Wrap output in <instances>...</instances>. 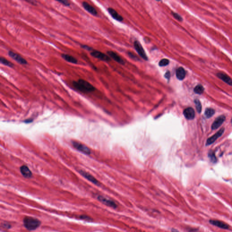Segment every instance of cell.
<instances>
[{
    "label": "cell",
    "mask_w": 232,
    "mask_h": 232,
    "mask_svg": "<svg viewBox=\"0 0 232 232\" xmlns=\"http://www.w3.org/2000/svg\"><path fill=\"white\" fill-rule=\"evenodd\" d=\"M73 85L75 89L83 92H90L94 91L95 88L88 81L80 79L77 81L73 83Z\"/></svg>",
    "instance_id": "obj_1"
},
{
    "label": "cell",
    "mask_w": 232,
    "mask_h": 232,
    "mask_svg": "<svg viewBox=\"0 0 232 232\" xmlns=\"http://www.w3.org/2000/svg\"><path fill=\"white\" fill-rule=\"evenodd\" d=\"M24 225L28 230H34L40 226V222L37 218L28 217H26L23 220Z\"/></svg>",
    "instance_id": "obj_2"
},
{
    "label": "cell",
    "mask_w": 232,
    "mask_h": 232,
    "mask_svg": "<svg viewBox=\"0 0 232 232\" xmlns=\"http://www.w3.org/2000/svg\"><path fill=\"white\" fill-rule=\"evenodd\" d=\"M134 45L135 49L137 52L138 54L140 55V56L144 59L145 60H148V57H147L146 52L145 51L143 48L142 47V46L141 45L140 43L137 40H136L134 42Z\"/></svg>",
    "instance_id": "obj_3"
},
{
    "label": "cell",
    "mask_w": 232,
    "mask_h": 232,
    "mask_svg": "<svg viewBox=\"0 0 232 232\" xmlns=\"http://www.w3.org/2000/svg\"><path fill=\"white\" fill-rule=\"evenodd\" d=\"M72 144L76 149L79 150L80 152H82L86 154L89 155L91 153V151L90 149L85 146L84 145L78 142H73Z\"/></svg>",
    "instance_id": "obj_4"
},
{
    "label": "cell",
    "mask_w": 232,
    "mask_h": 232,
    "mask_svg": "<svg viewBox=\"0 0 232 232\" xmlns=\"http://www.w3.org/2000/svg\"><path fill=\"white\" fill-rule=\"evenodd\" d=\"M224 132V128H222L220 129L218 132H217L216 134L213 135V136H212L211 137L208 139L206 143V146H210L213 143V142H216V140L218 139L219 137H221L222 135L223 134Z\"/></svg>",
    "instance_id": "obj_5"
},
{
    "label": "cell",
    "mask_w": 232,
    "mask_h": 232,
    "mask_svg": "<svg viewBox=\"0 0 232 232\" xmlns=\"http://www.w3.org/2000/svg\"><path fill=\"white\" fill-rule=\"evenodd\" d=\"M8 54H9L10 57L12 58L15 61L18 62L20 64H27L26 60L24 58H23L21 56L18 54L16 53H14L12 51H10L8 53Z\"/></svg>",
    "instance_id": "obj_6"
},
{
    "label": "cell",
    "mask_w": 232,
    "mask_h": 232,
    "mask_svg": "<svg viewBox=\"0 0 232 232\" xmlns=\"http://www.w3.org/2000/svg\"><path fill=\"white\" fill-rule=\"evenodd\" d=\"M91 54L93 57L102 61H108L110 60V58L108 56L100 51L95 50L91 53Z\"/></svg>",
    "instance_id": "obj_7"
},
{
    "label": "cell",
    "mask_w": 232,
    "mask_h": 232,
    "mask_svg": "<svg viewBox=\"0 0 232 232\" xmlns=\"http://www.w3.org/2000/svg\"><path fill=\"white\" fill-rule=\"evenodd\" d=\"M226 119L224 115H221L218 117L213 123L211 126L212 130H216L221 126V125L223 123Z\"/></svg>",
    "instance_id": "obj_8"
},
{
    "label": "cell",
    "mask_w": 232,
    "mask_h": 232,
    "mask_svg": "<svg viewBox=\"0 0 232 232\" xmlns=\"http://www.w3.org/2000/svg\"><path fill=\"white\" fill-rule=\"evenodd\" d=\"M97 199L100 201L103 204H104V205H105L106 206L113 208H116L117 207V206L115 204V203L114 202L111 200H108V199L105 198L104 197L100 195L98 196H97Z\"/></svg>",
    "instance_id": "obj_9"
},
{
    "label": "cell",
    "mask_w": 232,
    "mask_h": 232,
    "mask_svg": "<svg viewBox=\"0 0 232 232\" xmlns=\"http://www.w3.org/2000/svg\"><path fill=\"white\" fill-rule=\"evenodd\" d=\"M184 116L188 120H192L195 117V112L192 107H188L184 110L183 112Z\"/></svg>",
    "instance_id": "obj_10"
},
{
    "label": "cell",
    "mask_w": 232,
    "mask_h": 232,
    "mask_svg": "<svg viewBox=\"0 0 232 232\" xmlns=\"http://www.w3.org/2000/svg\"><path fill=\"white\" fill-rule=\"evenodd\" d=\"M108 13L110 14V15L111 16L113 19H115L116 21H122L123 20V18L121 15H119L117 11L116 10L113 9V8H108L107 9Z\"/></svg>",
    "instance_id": "obj_11"
},
{
    "label": "cell",
    "mask_w": 232,
    "mask_h": 232,
    "mask_svg": "<svg viewBox=\"0 0 232 232\" xmlns=\"http://www.w3.org/2000/svg\"><path fill=\"white\" fill-rule=\"evenodd\" d=\"M82 6H83V7L84 8L85 10H86L88 12L90 13L93 16H97V11H96L95 8L92 6L91 5H90L88 2L84 1L82 3Z\"/></svg>",
    "instance_id": "obj_12"
},
{
    "label": "cell",
    "mask_w": 232,
    "mask_h": 232,
    "mask_svg": "<svg viewBox=\"0 0 232 232\" xmlns=\"http://www.w3.org/2000/svg\"><path fill=\"white\" fill-rule=\"evenodd\" d=\"M210 223L214 226H217L218 227L224 229H228L229 228V225L224 223L223 222L217 220H210Z\"/></svg>",
    "instance_id": "obj_13"
},
{
    "label": "cell",
    "mask_w": 232,
    "mask_h": 232,
    "mask_svg": "<svg viewBox=\"0 0 232 232\" xmlns=\"http://www.w3.org/2000/svg\"><path fill=\"white\" fill-rule=\"evenodd\" d=\"M217 76L219 79L223 81V82H225L226 84L232 86V79L228 75L222 73H218L217 74Z\"/></svg>",
    "instance_id": "obj_14"
},
{
    "label": "cell",
    "mask_w": 232,
    "mask_h": 232,
    "mask_svg": "<svg viewBox=\"0 0 232 232\" xmlns=\"http://www.w3.org/2000/svg\"><path fill=\"white\" fill-rule=\"evenodd\" d=\"M20 171L23 176L26 178H30L32 175V171L26 165H23L20 168Z\"/></svg>",
    "instance_id": "obj_15"
},
{
    "label": "cell",
    "mask_w": 232,
    "mask_h": 232,
    "mask_svg": "<svg viewBox=\"0 0 232 232\" xmlns=\"http://www.w3.org/2000/svg\"><path fill=\"white\" fill-rule=\"evenodd\" d=\"M79 173H80L81 175H82L85 178L88 179V180H90V181L92 182V183H94V184H95L97 185H100V183L96 179L95 177H93L92 175L89 174V173H87L86 172H85L83 170H80L79 171Z\"/></svg>",
    "instance_id": "obj_16"
},
{
    "label": "cell",
    "mask_w": 232,
    "mask_h": 232,
    "mask_svg": "<svg viewBox=\"0 0 232 232\" xmlns=\"http://www.w3.org/2000/svg\"><path fill=\"white\" fill-rule=\"evenodd\" d=\"M107 54L111 58H112V59H114L116 62H118L120 64H124V61L123 59L115 52L113 51H109L107 52Z\"/></svg>",
    "instance_id": "obj_17"
},
{
    "label": "cell",
    "mask_w": 232,
    "mask_h": 232,
    "mask_svg": "<svg viewBox=\"0 0 232 232\" xmlns=\"http://www.w3.org/2000/svg\"><path fill=\"white\" fill-rule=\"evenodd\" d=\"M185 75H186L185 71L182 67H180L176 70V77L178 79L180 80L184 79V78L185 77Z\"/></svg>",
    "instance_id": "obj_18"
},
{
    "label": "cell",
    "mask_w": 232,
    "mask_h": 232,
    "mask_svg": "<svg viewBox=\"0 0 232 232\" xmlns=\"http://www.w3.org/2000/svg\"><path fill=\"white\" fill-rule=\"evenodd\" d=\"M62 58L64 59H65L67 62H69V63H73V64H77V60L76 59L71 56V55H69L67 54H62L61 55Z\"/></svg>",
    "instance_id": "obj_19"
},
{
    "label": "cell",
    "mask_w": 232,
    "mask_h": 232,
    "mask_svg": "<svg viewBox=\"0 0 232 232\" xmlns=\"http://www.w3.org/2000/svg\"><path fill=\"white\" fill-rule=\"evenodd\" d=\"M215 113V110L212 108H207L205 111V116L207 118H209L212 117Z\"/></svg>",
    "instance_id": "obj_20"
},
{
    "label": "cell",
    "mask_w": 232,
    "mask_h": 232,
    "mask_svg": "<svg viewBox=\"0 0 232 232\" xmlns=\"http://www.w3.org/2000/svg\"><path fill=\"white\" fill-rule=\"evenodd\" d=\"M194 92L198 95H201L204 91V88L201 85H198L195 87L194 90Z\"/></svg>",
    "instance_id": "obj_21"
},
{
    "label": "cell",
    "mask_w": 232,
    "mask_h": 232,
    "mask_svg": "<svg viewBox=\"0 0 232 232\" xmlns=\"http://www.w3.org/2000/svg\"><path fill=\"white\" fill-rule=\"evenodd\" d=\"M208 157L210 158V160L213 163H216L217 161V160L216 157L215 153L212 150H211L208 153Z\"/></svg>",
    "instance_id": "obj_22"
},
{
    "label": "cell",
    "mask_w": 232,
    "mask_h": 232,
    "mask_svg": "<svg viewBox=\"0 0 232 232\" xmlns=\"http://www.w3.org/2000/svg\"><path fill=\"white\" fill-rule=\"evenodd\" d=\"M0 61H1V63H2V64L6 65V66H8V67H13V66H14V64H13L11 62L8 61V60L6 59L5 58H3V57H1Z\"/></svg>",
    "instance_id": "obj_23"
},
{
    "label": "cell",
    "mask_w": 232,
    "mask_h": 232,
    "mask_svg": "<svg viewBox=\"0 0 232 232\" xmlns=\"http://www.w3.org/2000/svg\"><path fill=\"white\" fill-rule=\"evenodd\" d=\"M194 102H195V105L197 111L198 112V113H200L202 110V106L200 102L198 99H196V100H195Z\"/></svg>",
    "instance_id": "obj_24"
},
{
    "label": "cell",
    "mask_w": 232,
    "mask_h": 232,
    "mask_svg": "<svg viewBox=\"0 0 232 232\" xmlns=\"http://www.w3.org/2000/svg\"><path fill=\"white\" fill-rule=\"evenodd\" d=\"M171 13H172V15L173 16L174 18L176 19L177 21L180 22L183 21V18H182V16L180 15H179V14L176 13V12H173V11H172Z\"/></svg>",
    "instance_id": "obj_25"
},
{
    "label": "cell",
    "mask_w": 232,
    "mask_h": 232,
    "mask_svg": "<svg viewBox=\"0 0 232 232\" xmlns=\"http://www.w3.org/2000/svg\"><path fill=\"white\" fill-rule=\"evenodd\" d=\"M169 63V60L167 59H162V60H160L159 62V65L161 67H163V66H165L168 65Z\"/></svg>",
    "instance_id": "obj_26"
},
{
    "label": "cell",
    "mask_w": 232,
    "mask_h": 232,
    "mask_svg": "<svg viewBox=\"0 0 232 232\" xmlns=\"http://www.w3.org/2000/svg\"><path fill=\"white\" fill-rule=\"evenodd\" d=\"M56 1L65 6H69L70 5V2H69L68 0H56Z\"/></svg>",
    "instance_id": "obj_27"
},
{
    "label": "cell",
    "mask_w": 232,
    "mask_h": 232,
    "mask_svg": "<svg viewBox=\"0 0 232 232\" xmlns=\"http://www.w3.org/2000/svg\"><path fill=\"white\" fill-rule=\"evenodd\" d=\"M25 1H27L28 3H31L33 5H37V2L34 0H25Z\"/></svg>",
    "instance_id": "obj_28"
},
{
    "label": "cell",
    "mask_w": 232,
    "mask_h": 232,
    "mask_svg": "<svg viewBox=\"0 0 232 232\" xmlns=\"http://www.w3.org/2000/svg\"><path fill=\"white\" fill-rule=\"evenodd\" d=\"M165 77L167 79H169L170 77V73L169 71L166 72L165 75Z\"/></svg>",
    "instance_id": "obj_29"
},
{
    "label": "cell",
    "mask_w": 232,
    "mask_h": 232,
    "mask_svg": "<svg viewBox=\"0 0 232 232\" xmlns=\"http://www.w3.org/2000/svg\"><path fill=\"white\" fill-rule=\"evenodd\" d=\"M32 121L33 119L30 118V119H26V120H25L24 122H26V123H30V122H32Z\"/></svg>",
    "instance_id": "obj_30"
},
{
    "label": "cell",
    "mask_w": 232,
    "mask_h": 232,
    "mask_svg": "<svg viewBox=\"0 0 232 232\" xmlns=\"http://www.w3.org/2000/svg\"><path fill=\"white\" fill-rule=\"evenodd\" d=\"M155 1H161V0H155Z\"/></svg>",
    "instance_id": "obj_31"
},
{
    "label": "cell",
    "mask_w": 232,
    "mask_h": 232,
    "mask_svg": "<svg viewBox=\"0 0 232 232\" xmlns=\"http://www.w3.org/2000/svg\"><path fill=\"white\" fill-rule=\"evenodd\" d=\"M231 122H232V120H231Z\"/></svg>",
    "instance_id": "obj_32"
}]
</instances>
